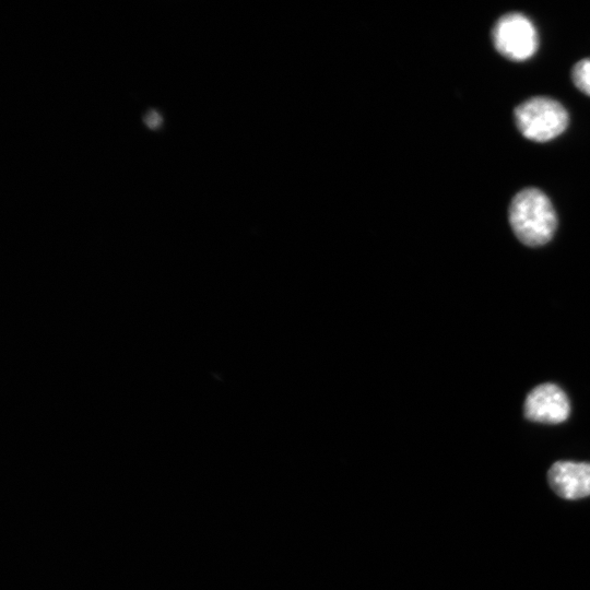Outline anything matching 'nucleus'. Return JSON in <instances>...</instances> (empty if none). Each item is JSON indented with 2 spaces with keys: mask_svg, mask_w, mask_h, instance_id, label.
Masks as SVG:
<instances>
[{
  "mask_svg": "<svg viewBox=\"0 0 590 590\" xmlns=\"http://www.w3.org/2000/svg\"><path fill=\"white\" fill-rule=\"evenodd\" d=\"M509 224L516 237L529 247L548 243L557 226V216L547 196L530 187L520 190L509 205Z\"/></svg>",
  "mask_w": 590,
  "mask_h": 590,
  "instance_id": "obj_1",
  "label": "nucleus"
},
{
  "mask_svg": "<svg viewBox=\"0 0 590 590\" xmlns=\"http://www.w3.org/2000/svg\"><path fill=\"white\" fill-rule=\"evenodd\" d=\"M515 122L523 137L535 142H546L565 131L568 113L557 101L534 96L519 104L514 111Z\"/></svg>",
  "mask_w": 590,
  "mask_h": 590,
  "instance_id": "obj_2",
  "label": "nucleus"
},
{
  "mask_svg": "<svg viewBox=\"0 0 590 590\" xmlns=\"http://www.w3.org/2000/svg\"><path fill=\"white\" fill-rule=\"evenodd\" d=\"M492 40L495 49L512 61L529 59L539 45L534 25L518 12L506 13L496 21L492 30Z\"/></svg>",
  "mask_w": 590,
  "mask_h": 590,
  "instance_id": "obj_3",
  "label": "nucleus"
},
{
  "mask_svg": "<svg viewBox=\"0 0 590 590\" xmlns=\"http://www.w3.org/2000/svg\"><path fill=\"white\" fill-rule=\"evenodd\" d=\"M524 416L533 422L558 424L566 421L570 404L566 393L555 384H541L527 396L523 404Z\"/></svg>",
  "mask_w": 590,
  "mask_h": 590,
  "instance_id": "obj_4",
  "label": "nucleus"
},
{
  "mask_svg": "<svg viewBox=\"0 0 590 590\" xmlns=\"http://www.w3.org/2000/svg\"><path fill=\"white\" fill-rule=\"evenodd\" d=\"M548 484L560 497L578 499L590 495V463L557 461L547 473Z\"/></svg>",
  "mask_w": 590,
  "mask_h": 590,
  "instance_id": "obj_5",
  "label": "nucleus"
},
{
  "mask_svg": "<svg viewBox=\"0 0 590 590\" xmlns=\"http://www.w3.org/2000/svg\"><path fill=\"white\" fill-rule=\"evenodd\" d=\"M571 80L579 91L590 96V58L575 63L571 69Z\"/></svg>",
  "mask_w": 590,
  "mask_h": 590,
  "instance_id": "obj_6",
  "label": "nucleus"
},
{
  "mask_svg": "<svg viewBox=\"0 0 590 590\" xmlns=\"http://www.w3.org/2000/svg\"><path fill=\"white\" fill-rule=\"evenodd\" d=\"M143 121L144 123L149 127V128H157L161 122H162V117L161 115L155 111V110H149L144 117H143Z\"/></svg>",
  "mask_w": 590,
  "mask_h": 590,
  "instance_id": "obj_7",
  "label": "nucleus"
}]
</instances>
